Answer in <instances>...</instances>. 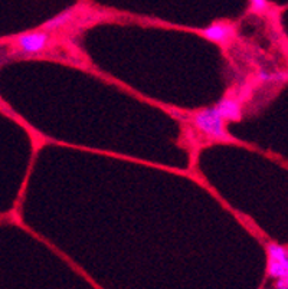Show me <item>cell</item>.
I'll return each mask as SVG.
<instances>
[{"label":"cell","mask_w":288,"mask_h":289,"mask_svg":"<svg viewBox=\"0 0 288 289\" xmlns=\"http://www.w3.org/2000/svg\"><path fill=\"white\" fill-rule=\"evenodd\" d=\"M193 125L199 132L213 141H229L231 137L228 136L225 129V120L220 117L216 108H206L195 114Z\"/></svg>","instance_id":"obj_1"},{"label":"cell","mask_w":288,"mask_h":289,"mask_svg":"<svg viewBox=\"0 0 288 289\" xmlns=\"http://www.w3.org/2000/svg\"><path fill=\"white\" fill-rule=\"evenodd\" d=\"M17 52L22 55H38L48 49L51 35L48 31H35L23 33L15 40Z\"/></svg>","instance_id":"obj_2"},{"label":"cell","mask_w":288,"mask_h":289,"mask_svg":"<svg viewBox=\"0 0 288 289\" xmlns=\"http://www.w3.org/2000/svg\"><path fill=\"white\" fill-rule=\"evenodd\" d=\"M202 35H203V38L211 40V42L225 45V43H228L231 39L234 38V35H235V26L227 22L212 23V25H209L208 28H205V29L202 31Z\"/></svg>","instance_id":"obj_3"},{"label":"cell","mask_w":288,"mask_h":289,"mask_svg":"<svg viewBox=\"0 0 288 289\" xmlns=\"http://www.w3.org/2000/svg\"><path fill=\"white\" fill-rule=\"evenodd\" d=\"M215 108L225 121H239L242 118V105L236 98H222Z\"/></svg>","instance_id":"obj_4"},{"label":"cell","mask_w":288,"mask_h":289,"mask_svg":"<svg viewBox=\"0 0 288 289\" xmlns=\"http://www.w3.org/2000/svg\"><path fill=\"white\" fill-rule=\"evenodd\" d=\"M75 16H76L75 10H72V9L64 10L62 13L56 15L55 17H52L51 20H48V22L44 25V31H48V32L59 31L62 28L68 26L69 23L75 19Z\"/></svg>","instance_id":"obj_5"},{"label":"cell","mask_w":288,"mask_h":289,"mask_svg":"<svg viewBox=\"0 0 288 289\" xmlns=\"http://www.w3.org/2000/svg\"><path fill=\"white\" fill-rule=\"evenodd\" d=\"M266 253H268V259H271V260H277L281 263H288V251L280 244H266Z\"/></svg>","instance_id":"obj_6"},{"label":"cell","mask_w":288,"mask_h":289,"mask_svg":"<svg viewBox=\"0 0 288 289\" xmlns=\"http://www.w3.org/2000/svg\"><path fill=\"white\" fill-rule=\"evenodd\" d=\"M266 271H268V275L271 278L280 279V278H284V276L288 275V263H281V262H277V260L268 259Z\"/></svg>","instance_id":"obj_7"},{"label":"cell","mask_w":288,"mask_h":289,"mask_svg":"<svg viewBox=\"0 0 288 289\" xmlns=\"http://www.w3.org/2000/svg\"><path fill=\"white\" fill-rule=\"evenodd\" d=\"M251 9L255 12V13H264L266 9H268V2L266 0H250Z\"/></svg>","instance_id":"obj_8"},{"label":"cell","mask_w":288,"mask_h":289,"mask_svg":"<svg viewBox=\"0 0 288 289\" xmlns=\"http://www.w3.org/2000/svg\"><path fill=\"white\" fill-rule=\"evenodd\" d=\"M275 288L288 289V275H287V276H284V278H280V279H277Z\"/></svg>","instance_id":"obj_9"}]
</instances>
